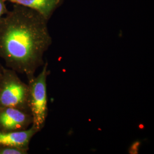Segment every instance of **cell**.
Here are the masks:
<instances>
[{"label":"cell","mask_w":154,"mask_h":154,"mask_svg":"<svg viewBox=\"0 0 154 154\" xmlns=\"http://www.w3.org/2000/svg\"><path fill=\"white\" fill-rule=\"evenodd\" d=\"M48 21L37 11L16 4L0 18V57L28 81L44 65L45 53L52 43Z\"/></svg>","instance_id":"cell-1"},{"label":"cell","mask_w":154,"mask_h":154,"mask_svg":"<svg viewBox=\"0 0 154 154\" xmlns=\"http://www.w3.org/2000/svg\"><path fill=\"white\" fill-rule=\"evenodd\" d=\"M48 63L45 62L38 75L28 81V105L33 118L32 125L39 132L45 125L48 113L47 78Z\"/></svg>","instance_id":"cell-2"},{"label":"cell","mask_w":154,"mask_h":154,"mask_svg":"<svg viewBox=\"0 0 154 154\" xmlns=\"http://www.w3.org/2000/svg\"><path fill=\"white\" fill-rule=\"evenodd\" d=\"M28 84L22 82L16 71L4 67L0 80V106L29 112Z\"/></svg>","instance_id":"cell-3"},{"label":"cell","mask_w":154,"mask_h":154,"mask_svg":"<svg viewBox=\"0 0 154 154\" xmlns=\"http://www.w3.org/2000/svg\"><path fill=\"white\" fill-rule=\"evenodd\" d=\"M30 113L10 107L0 106V131L26 130L32 125Z\"/></svg>","instance_id":"cell-4"},{"label":"cell","mask_w":154,"mask_h":154,"mask_svg":"<svg viewBox=\"0 0 154 154\" xmlns=\"http://www.w3.org/2000/svg\"><path fill=\"white\" fill-rule=\"evenodd\" d=\"M38 132L33 125L26 130L20 131H0V145L15 147L29 151L32 139Z\"/></svg>","instance_id":"cell-5"},{"label":"cell","mask_w":154,"mask_h":154,"mask_svg":"<svg viewBox=\"0 0 154 154\" xmlns=\"http://www.w3.org/2000/svg\"><path fill=\"white\" fill-rule=\"evenodd\" d=\"M37 11L48 21L61 4V0H6Z\"/></svg>","instance_id":"cell-6"},{"label":"cell","mask_w":154,"mask_h":154,"mask_svg":"<svg viewBox=\"0 0 154 154\" xmlns=\"http://www.w3.org/2000/svg\"><path fill=\"white\" fill-rule=\"evenodd\" d=\"M28 150L15 147L0 145V154H26Z\"/></svg>","instance_id":"cell-7"},{"label":"cell","mask_w":154,"mask_h":154,"mask_svg":"<svg viewBox=\"0 0 154 154\" xmlns=\"http://www.w3.org/2000/svg\"><path fill=\"white\" fill-rule=\"evenodd\" d=\"M6 0H0V18L9 11L5 5Z\"/></svg>","instance_id":"cell-8"},{"label":"cell","mask_w":154,"mask_h":154,"mask_svg":"<svg viewBox=\"0 0 154 154\" xmlns=\"http://www.w3.org/2000/svg\"><path fill=\"white\" fill-rule=\"evenodd\" d=\"M4 67H3V66H2V65L0 64V80H1V77H2V74Z\"/></svg>","instance_id":"cell-9"}]
</instances>
